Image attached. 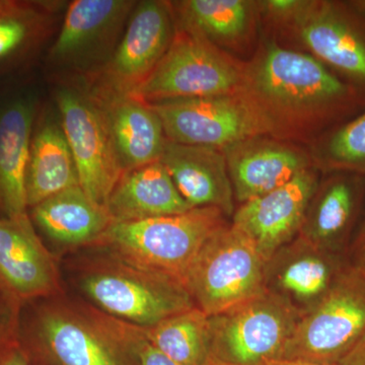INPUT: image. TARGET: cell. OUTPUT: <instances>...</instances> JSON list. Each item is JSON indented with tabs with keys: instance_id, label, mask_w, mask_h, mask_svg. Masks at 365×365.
Masks as SVG:
<instances>
[{
	"instance_id": "obj_11",
	"label": "cell",
	"mask_w": 365,
	"mask_h": 365,
	"mask_svg": "<svg viewBox=\"0 0 365 365\" xmlns=\"http://www.w3.org/2000/svg\"><path fill=\"white\" fill-rule=\"evenodd\" d=\"M170 4L155 0L137 4L121 41L98 72L96 95H131L150 76L175 37Z\"/></svg>"
},
{
	"instance_id": "obj_6",
	"label": "cell",
	"mask_w": 365,
	"mask_h": 365,
	"mask_svg": "<svg viewBox=\"0 0 365 365\" xmlns=\"http://www.w3.org/2000/svg\"><path fill=\"white\" fill-rule=\"evenodd\" d=\"M245 68L198 34L181 29L165 56L130 96L148 104L241 91Z\"/></svg>"
},
{
	"instance_id": "obj_26",
	"label": "cell",
	"mask_w": 365,
	"mask_h": 365,
	"mask_svg": "<svg viewBox=\"0 0 365 365\" xmlns=\"http://www.w3.org/2000/svg\"><path fill=\"white\" fill-rule=\"evenodd\" d=\"M143 331L158 349L175 361L182 365H211L208 316L196 307Z\"/></svg>"
},
{
	"instance_id": "obj_33",
	"label": "cell",
	"mask_w": 365,
	"mask_h": 365,
	"mask_svg": "<svg viewBox=\"0 0 365 365\" xmlns=\"http://www.w3.org/2000/svg\"><path fill=\"white\" fill-rule=\"evenodd\" d=\"M340 365H365V336L351 351L346 355Z\"/></svg>"
},
{
	"instance_id": "obj_34",
	"label": "cell",
	"mask_w": 365,
	"mask_h": 365,
	"mask_svg": "<svg viewBox=\"0 0 365 365\" xmlns=\"http://www.w3.org/2000/svg\"><path fill=\"white\" fill-rule=\"evenodd\" d=\"M350 263L365 275V241L349 252Z\"/></svg>"
},
{
	"instance_id": "obj_23",
	"label": "cell",
	"mask_w": 365,
	"mask_h": 365,
	"mask_svg": "<svg viewBox=\"0 0 365 365\" xmlns=\"http://www.w3.org/2000/svg\"><path fill=\"white\" fill-rule=\"evenodd\" d=\"M31 220L62 246H93L113 222L106 206L72 187L29 209Z\"/></svg>"
},
{
	"instance_id": "obj_35",
	"label": "cell",
	"mask_w": 365,
	"mask_h": 365,
	"mask_svg": "<svg viewBox=\"0 0 365 365\" xmlns=\"http://www.w3.org/2000/svg\"><path fill=\"white\" fill-rule=\"evenodd\" d=\"M365 241V212L362 215L361 220H360L359 227H357L356 234H355L354 240H353L351 249L354 247L359 246L362 242ZM350 249V251H351Z\"/></svg>"
},
{
	"instance_id": "obj_9",
	"label": "cell",
	"mask_w": 365,
	"mask_h": 365,
	"mask_svg": "<svg viewBox=\"0 0 365 365\" xmlns=\"http://www.w3.org/2000/svg\"><path fill=\"white\" fill-rule=\"evenodd\" d=\"M299 319L267 294L208 317L211 365H268L281 359Z\"/></svg>"
},
{
	"instance_id": "obj_19",
	"label": "cell",
	"mask_w": 365,
	"mask_h": 365,
	"mask_svg": "<svg viewBox=\"0 0 365 365\" xmlns=\"http://www.w3.org/2000/svg\"><path fill=\"white\" fill-rule=\"evenodd\" d=\"M235 200L241 204L279 188L309 169L302 151L287 144L247 139L223 151Z\"/></svg>"
},
{
	"instance_id": "obj_27",
	"label": "cell",
	"mask_w": 365,
	"mask_h": 365,
	"mask_svg": "<svg viewBox=\"0 0 365 365\" xmlns=\"http://www.w3.org/2000/svg\"><path fill=\"white\" fill-rule=\"evenodd\" d=\"M252 4L242 0H187L177 2L176 7L184 30L211 43H230L248 31Z\"/></svg>"
},
{
	"instance_id": "obj_38",
	"label": "cell",
	"mask_w": 365,
	"mask_h": 365,
	"mask_svg": "<svg viewBox=\"0 0 365 365\" xmlns=\"http://www.w3.org/2000/svg\"><path fill=\"white\" fill-rule=\"evenodd\" d=\"M0 292H6V290L4 289V285H2L1 281H0ZM6 294H7V292H6Z\"/></svg>"
},
{
	"instance_id": "obj_13",
	"label": "cell",
	"mask_w": 365,
	"mask_h": 365,
	"mask_svg": "<svg viewBox=\"0 0 365 365\" xmlns=\"http://www.w3.org/2000/svg\"><path fill=\"white\" fill-rule=\"evenodd\" d=\"M292 21L314 56L365 88V25L343 4L302 1Z\"/></svg>"
},
{
	"instance_id": "obj_12",
	"label": "cell",
	"mask_w": 365,
	"mask_h": 365,
	"mask_svg": "<svg viewBox=\"0 0 365 365\" xmlns=\"http://www.w3.org/2000/svg\"><path fill=\"white\" fill-rule=\"evenodd\" d=\"M349 263V257L317 248L297 235L265 262L264 292L300 319L324 299Z\"/></svg>"
},
{
	"instance_id": "obj_2",
	"label": "cell",
	"mask_w": 365,
	"mask_h": 365,
	"mask_svg": "<svg viewBox=\"0 0 365 365\" xmlns=\"http://www.w3.org/2000/svg\"><path fill=\"white\" fill-rule=\"evenodd\" d=\"M18 339L33 365H137L111 318L93 307L40 304Z\"/></svg>"
},
{
	"instance_id": "obj_31",
	"label": "cell",
	"mask_w": 365,
	"mask_h": 365,
	"mask_svg": "<svg viewBox=\"0 0 365 365\" xmlns=\"http://www.w3.org/2000/svg\"><path fill=\"white\" fill-rule=\"evenodd\" d=\"M265 7L267 13L275 19L279 20L288 21L297 9H299L302 1L299 0H269V1L262 2Z\"/></svg>"
},
{
	"instance_id": "obj_24",
	"label": "cell",
	"mask_w": 365,
	"mask_h": 365,
	"mask_svg": "<svg viewBox=\"0 0 365 365\" xmlns=\"http://www.w3.org/2000/svg\"><path fill=\"white\" fill-rule=\"evenodd\" d=\"M36 126L26 169L29 209L64 190L79 186L76 163L62 127L51 121Z\"/></svg>"
},
{
	"instance_id": "obj_5",
	"label": "cell",
	"mask_w": 365,
	"mask_h": 365,
	"mask_svg": "<svg viewBox=\"0 0 365 365\" xmlns=\"http://www.w3.org/2000/svg\"><path fill=\"white\" fill-rule=\"evenodd\" d=\"M265 262L253 242L227 222L204 242L184 285L197 309L215 316L265 294Z\"/></svg>"
},
{
	"instance_id": "obj_30",
	"label": "cell",
	"mask_w": 365,
	"mask_h": 365,
	"mask_svg": "<svg viewBox=\"0 0 365 365\" xmlns=\"http://www.w3.org/2000/svg\"><path fill=\"white\" fill-rule=\"evenodd\" d=\"M21 306L11 294L0 292V352L18 338Z\"/></svg>"
},
{
	"instance_id": "obj_22",
	"label": "cell",
	"mask_w": 365,
	"mask_h": 365,
	"mask_svg": "<svg viewBox=\"0 0 365 365\" xmlns=\"http://www.w3.org/2000/svg\"><path fill=\"white\" fill-rule=\"evenodd\" d=\"M106 208L114 222L181 215L192 209L160 160L124 172Z\"/></svg>"
},
{
	"instance_id": "obj_7",
	"label": "cell",
	"mask_w": 365,
	"mask_h": 365,
	"mask_svg": "<svg viewBox=\"0 0 365 365\" xmlns=\"http://www.w3.org/2000/svg\"><path fill=\"white\" fill-rule=\"evenodd\" d=\"M150 106L160 118L167 139L186 145L225 151L275 129L267 115L242 91Z\"/></svg>"
},
{
	"instance_id": "obj_14",
	"label": "cell",
	"mask_w": 365,
	"mask_h": 365,
	"mask_svg": "<svg viewBox=\"0 0 365 365\" xmlns=\"http://www.w3.org/2000/svg\"><path fill=\"white\" fill-rule=\"evenodd\" d=\"M319 185L318 174L309 168L279 188L241 204L232 215V225L253 242L267 261L299 235Z\"/></svg>"
},
{
	"instance_id": "obj_17",
	"label": "cell",
	"mask_w": 365,
	"mask_h": 365,
	"mask_svg": "<svg viewBox=\"0 0 365 365\" xmlns=\"http://www.w3.org/2000/svg\"><path fill=\"white\" fill-rule=\"evenodd\" d=\"M37 110L30 88L0 96V211L7 217L29 215L26 178Z\"/></svg>"
},
{
	"instance_id": "obj_20",
	"label": "cell",
	"mask_w": 365,
	"mask_h": 365,
	"mask_svg": "<svg viewBox=\"0 0 365 365\" xmlns=\"http://www.w3.org/2000/svg\"><path fill=\"white\" fill-rule=\"evenodd\" d=\"M160 162L191 208L235 213V195L223 151L165 140Z\"/></svg>"
},
{
	"instance_id": "obj_32",
	"label": "cell",
	"mask_w": 365,
	"mask_h": 365,
	"mask_svg": "<svg viewBox=\"0 0 365 365\" xmlns=\"http://www.w3.org/2000/svg\"><path fill=\"white\" fill-rule=\"evenodd\" d=\"M0 365H33L18 338L0 352Z\"/></svg>"
},
{
	"instance_id": "obj_37",
	"label": "cell",
	"mask_w": 365,
	"mask_h": 365,
	"mask_svg": "<svg viewBox=\"0 0 365 365\" xmlns=\"http://www.w3.org/2000/svg\"><path fill=\"white\" fill-rule=\"evenodd\" d=\"M352 6L355 9H359L361 13H365V0H360V1L352 2Z\"/></svg>"
},
{
	"instance_id": "obj_21",
	"label": "cell",
	"mask_w": 365,
	"mask_h": 365,
	"mask_svg": "<svg viewBox=\"0 0 365 365\" xmlns=\"http://www.w3.org/2000/svg\"><path fill=\"white\" fill-rule=\"evenodd\" d=\"M104 112L113 145L124 172L158 162L167 137L157 113L130 95L91 93Z\"/></svg>"
},
{
	"instance_id": "obj_15",
	"label": "cell",
	"mask_w": 365,
	"mask_h": 365,
	"mask_svg": "<svg viewBox=\"0 0 365 365\" xmlns=\"http://www.w3.org/2000/svg\"><path fill=\"white\" fill-rule=\"evenodd\" d=\"M0 281L24 304L59 290L54 258L38 237L30 215L0 216Z\"/></svg>"
},
{
	"instance_id": "obj_10",
	"label": "cell",
	"mask_w": 365,
	"mask_h": 365,
	"mask_svg": "<svg viewBox=\"0 0 365 365\" xmlns=\"http://www.w3.org/2000/svg\"><path fill=\"white\" fill-rule=\"evenodd\" d=\"M56 101L79 186L91 200L106 206L124 170L113 145L104 112L90 91L62 88Z\"/></svg>"
},
{
	"instance_id": "obj_28",
	"label": "cell",
	"mask_w": 365,
	"mask_h": 365,
	"mask_svg": "<svg viewBox=\"0 0 365 365\" xmlns=\"http://www.w3.org/2000/svg\"><path fill=\"white\" fill-rule=\"evenodd\" d=\"M319 163L329 172L365 177V112L328 136L319 150Z\"/></svg>"
},
{
	"instance_id": "obj_1",
	"label": "cell",
	"mask_w": 365,
	"mask_h": 365,
	"mask_svg": "<svg viewBox=\"0 0 365 365\" xmlns=\"http://www.w3.org/2000/svg\"><path fill=\"white\" fill-rule=\"evenodd\" d=\"M241 91L277 126L278 122L311 118L336 120L359 107V88L338 78L314 55L265 46L245 67Z\"/></svg>"
},
{
	"instance_id": "obj_3",
	"label": "cell",
	"mask_w": 365,
	"mask_h": 365,
	"mask_svg": "<svg viewBox=\"0 0 365 365\" xmlns=\"http://www.w3.org/2000/svg\"><path fill=\"white\" fill-rule=\"evenodd\" d=\"M227 217L220 209L200 207L181 215L113 222L93 247L184 285L190 266L204 242L227 225Z\"/></svg>"
},
{
	"instance_id": "obj_8",
	"label": "cell",
	"mask_w": 365,
	"mask_h": 365,
	"mask_svg": "<svg viewBox=\"0 0 365 365\" xmlns=\"http://www.w3.org/2000/svg\"><path fill=\"white\" fill-rule=\"evenodd\" d=\"M365 336V275L351 263L311 313L297 322L283 359L340 364Z\"/></svg>"
},
{
	"instance_id": "obj_25",
	"label": "cell",
	"mask_w": 365,
	"mask_h": 365,
	"mask_svg": "<svg viewBox=\"0 0 365 365\" xmlns=\"http://www.w3.org/2000/svg\"><path fill=\"white\" fill-rule=\"evenodd\" d=\"M48 21L47 4L0 0V74L32 56L47 32Z\"/></svg>"
},
{
	"instance_id": "obj_16",
	"label": "cell",
	"mask_w": 365,
	"mask_h": 365,
	"mask_svg": "<svg viewBox=\"0 0 365 365\" xmlns=\"http://www.w3.org/2000/svg\"><path fill=\"white\" fill-rule=\"evenodd\" d=\"M364 197V176L334 172L319 182L299 237L324 251L349 257Z\"/></svg>"
},
{
	"instance_id": "obj_29",
	"label": "cell",
	"mask_w": 365,
	"mask_h": 365,
	"mask_svg": "<svg viewBox=\"0 0 365 365\" xmlns=\"http://www.w3.org/2000/svg\"><path fill=\"white\" fill-rule=\"evenodd\" d=\"M113 325L130 350L137 365H182L170 359L146 338L143 328L112 318Z\"/></svg>"
},
{
	"instance_id": "obj_18",
	"label": "cell",
	"mask_w": 365,
	"mask_h": 365,
	"mask_svg": "<svg viewBox=\"0 0 365 365\" xmlns=\"http://www.w3.org/2000/svg\"><path fill=\"white\" fill-rule=\"evenodd\" d=\"M136 6L128 0H76L66 11L49 58L61 66H86L100 58Z\"/></svg>"
},
{
	"instance_id": "obj_4",
	"label": "cell",
	"mask_w": 365,
	"mask_h": 365,
	"mask_svg": "<svg viewBox=\"0 0 365 365\" xmlns=\"http://www.w3.org/2000/svg\"><path fill=\"white\" fill-rule=\"evenodd\" d=\"M104 257L88 264L79 276L83 294L103 314L150 328L195 307L179 281Z\"/></svg>"
},
{
	"instance_id": "obj_36",
	"label": "cell",
	"mask_w": 365,
	"mask_h": 365,
	"mask_svg": "<svg viewBox=\"0 0 365 365\" xmlns=\"http://www.w3.org/2000/svg\"><path fill=\"white\" fill-rule=\"evenodd\" d=\"M268 365H340V364H314V362L300 361V360L275 359L269 362Z\"/></svg>"
}]
</instances>
